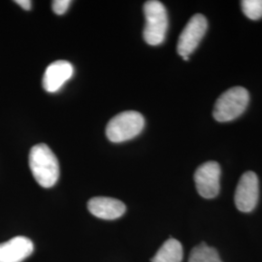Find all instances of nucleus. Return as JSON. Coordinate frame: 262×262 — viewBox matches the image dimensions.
<instances>
[{
	"label": "nucleus",
	"instance_id": "ddd939ff",
	"mask_svg": "<svg viewBox=\"0 0 262 262\" xmlns=\"http://www.w3.org/2000/svg\"><path fill=\"white\" fill-rule=\"evenodd\" d=\"M241 7L246 17L250 19H261L262 0H243L241 1Z\"/></svg>",
	"mask_w": 262,
	"mask_h": 262
},
{
	"label": "nucleus",
	"instance_id": "4468645a",
	"mask_svg": "<svg viewBox=\"0 0 262 262\" xmlns=\"http://www.w3.org/2000/svg\"><path fill=\"white\" fill-rule=\"evenodd\" d=\"M71 4L70 0H55L52 2V8L56 15H63Z\"/></svg>",
	"mask_w": 262,
	"mask_h": 262
},
{
	"label": "nucleus",
	"instance_id": "7ed1b4c3",
	"mask_svg": "<svg viewBox=\"0 0 262 262\" xmlns=\"http://www.w3.org/2000/svg\"><path fill=\"white\" fill-rule=\"evenodd\" d=\"M249 100V93L242 86H235L227 90L215 102L213 112L215 121L220 122L234 121L245 112Z\"/></svg>",
	"mask_w": 262,
	"mask_h": 262
},
{
	"label": "nucleus",
	"instance_id": "39448f33",
	"mask_svg": "<svg viewBox=\"0 0 262 262\" xmlns=\"http://www.w3.org/2000/svg\"><path fill=\"white\" fill-rule=\"evenodd\" d=\"M208 28L207 19L201 14H195L188 20L179 37L177 51L182 57L192 54L204 37Z\"/></svg>",
	"mask_w": 262,
	"mask_h": 262
},
{
	"label": "nucleus",
	"instance_id": "9d476101",
	"mask_svg": "<svg viewBox=\"0 0 262 262\" xmlns=\"http://www.w3.org/2000/svg\"><path fill=\"white\" fill-rule=\"evenodd\" d=\"M89 211L96 217L112 221L121 217L126 210L122 201L110 197H94L88 202Z\"/></svg>",
	"mask_w": 262,
	"mask_h": 262
},
{
	"label": "nucleus",
	"instance_id": "423d86ee",
	"mask_svg": "<svg viewBox=\"0 0 262 262\" xmlns=\"http://www.w3.org/2000/svg\"><path fill=\"white\" fill-rule=\"evenodd\" d=\"M259 197V182L255 173L248 171L240 179L235 191V205L244 213H250L256 207Z\"/></svg>",
	"mask_w": 262,
	"mask_h": 262
},
{
	"label": "nucleus",
	"instance_id": "9b49d317",
	"mask_svg": "<svg viewBox=\"0 0 262 262\" xmlns=\"http://www.w3.org/2000/svg\"><path fill=\"white\" fill-rule=\"evenodd\" d=\"M184 256L183 246L178 240L170 238L163 244L151 262H182Z\"/></svg>",
	"mask_w": 262,
	"mask_h": 262
},
{
	"label": "nucleus",
	"instance_id": "2eb2a0df",
	"mask_svg": "<svg viewBox=\"0 0 262 262\" xmlns=\"http://www.w3.org/2000/svg\"><path fill=\"white\" fill-rule=\"evenodd\" d=\"M18 5H19L23 9L27 10L29 11L31 9V6H32V2L30 0H17L15 1Z\"/></svg>",
	"mask_w": 262,
	"mask_h": 262
},
{
	"label": "nucleus",
	"instance_id": "f257e3e1",
	"mask_svg": "<svg viewBox=\"0 0 262 262\" xmlns=\"http://www.w3.org/2000/svg\"><path fill=\"white\" fill-rule=\"evenodd\" d=\"M29 167L41 187L49 188L56 185L59 177V164L46 144H38L30 150Z\"/></svg>",
	"mask_w": 262,
	"mask_h": 262
},
{
	"label": "nucleus",
	"instance_id": "0eeeda50",
	"mask_svg": "<svg viewBox=\"0 0 262 262\" xmlns=\"http://www.w3.org/2000/svg\"><path fill=\"white\" fill-rule=\"evenodd\" d=\"M221 166L215 161H207L200 165L194 173V182L199 195L212 199L221 189Z\"/></svg>",
	"mask_w": 262,
	"mask_h": 262
},
{
	"label": "nucleus",
	"instance_id": "f03ea898",
	"mask_svg": "<svg viewBox=\"0 0 262 262\" xmlns=\"http://www.w3.org/2000/svg\"><path fill=\"white\" fill-rule=\"evenodd\" d=\"M146 19L143 36L150 46H159L163 43L168 29V15L164 5L157 1H147L144 5Z\"/></svg>",
	"mask_w": 262,
	"mask_h": 262
},
{
	"label": "nucleus",
	"instance_id": "6e6552de",
	"mask_svg": "<svg viewBox=\"0 0 262 262\" xmlns=\"http://www.w3.org/2000/svg\"><path fill=\"white\" fill-rule=\"evenodd\" d=\"M74 73L73 66L66 60H57L48 66L42 85L48 93H56L70 80Z\"/></svg>",
	"mask_w": 262,
	"mask_h": 262
},
{
	"label": "nucleus",
	"instance_id": "f8f14e48",
	"mask_svg": "<svg viewBox=\"0 0 262 262\" xmlns=\"http://www.w3.org/2000/svg\"><path fill=\"white\" fill-rule=\"evenodd\" d=\"M188 262H223L216 250L205 243L194 247L190 253Z\"/></svg>",
	"mask_w": 262,
	"mask_h": 262
},
{
	"label": "nucleus",
	"instance_id": "1a4fd4ad",
	"mask_svg": "<svg viewBox=\"0 0 262 262\" xmlns=\"http://www.w3.org/2000/svg\"><path fill=\"white\" fill-rule=\"evenodd\" d=\"M34 246L31 240L17 236L9 241L0 244V262H21L33 253Z\"/></svg>",
	"mask_w": 262,
	"mask_h": 262
},
{
	"label": "nucleus",
	"instance_id": "20e7f679",
	"mask_svg": "<svg viewBox=\"0 0 262 262\" xmlns=\"http://www.w3.org/2000/svg\"><path fill=\"white\" fill-rule=\"evenodd\" d=\"M145 119L140 113L125 111L115 116L107 124L106 135L113 143H122L138 136L144 129Z\"/></svg>",
	"mask_w": 262,
	"mask_h": 262
}]
</instances>
